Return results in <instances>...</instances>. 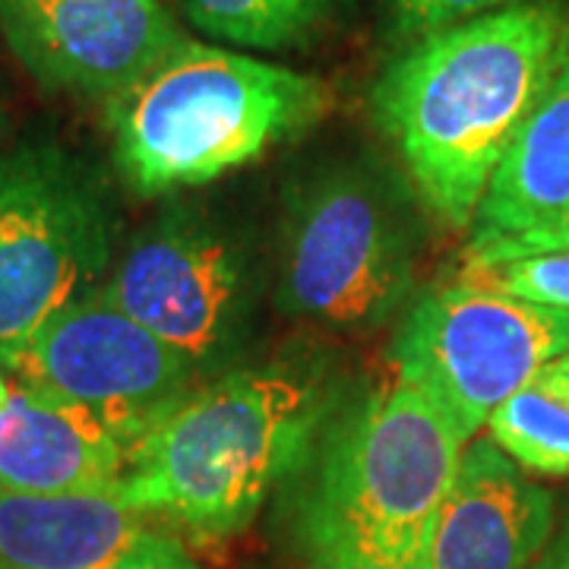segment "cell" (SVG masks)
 Returning <instances> with one entry per match:
<instances>
[{"label":"cell","instance_id":"6da1fadb","mask_svg":"<svg viewBox=\"0 0 569 569\" xmlns=\"http://www.w3.org/2000/svg\"><path fill=\"white\" fill-rule=\"evenodd\" d=\"M351 389L313 342L209 377L130 456V507L193 545L244 535L272 493L298 478Z\"/></svg>","mask_w":569,"mask_h":569},{"label":"cell","instance_id":"7a4b0ae2","mask_svg":"<svg viewBox=\"0 0 569 569\" xmlns=\"http://www.w3.org/2000/svg\"><path fill=\"white\" fill-rule=\"evenodd\" d=\"M567 44V7L526 0L415 41L389 61L370 89V111L433 219L471 231Z\"/></svg>","mask_w":569,"mask_h":569},{"label":"cell","instance_id":"3957f363","mask_svg":"<svg viewBox=\"0 0 569 569\" xmlns=\"http://www.w3.org/2000/svg\"><path fill=\"white\" fill-rule=\"evenodd\" d=\"M468 440L425 392L392 377L351 396L288 485L305 569H427Z\"/></svg>","mask_w":569,"mask_h":569},{"label":"cell","instance_id":"277c9868","mask_svg":"<svg viewBox=\"0 0 569 569\" xmlns=\"http://www.w3.org/2000/svg\"><path fill=\"white\" fill-rule=\"evenodd\" d=\"M329 108L320 77L190 39L104 104V127L121 181L140 197H168L305 137Z\"/></svg>","mask_w":569,"mask_h":569},{"label":"cell","instance_id":"5b68a950","mask_svg":"<svg viewBox=\"0 0 569 569\" xmlns=\"http://www.w3.org/2000/svg\"><path fill=\"white\" fill-rule=\"evenodd\" d=\"M418 250L402 183L365 162L323 164L284 197L272 298L326 332H377L415 298Z\"/></svg>","mask_w":569,"mask_h":569},{"label":"cell","instance_id":"8992f818","mask_svg":"<svg viewBox=\"0 0 569 569\" xmlns=\"http://www.w3.org/2000/svg\"><path fill=\"white\" fill-rule=\"evenodd\" d=\"M118 216L92 164L58 142L0 152V370L114 266Z\"/></svg>","mask_w":569,"mask_h":569},{"label":"cell","instance_id":"52a82bcc","mask_svg":"<svg viewBox=\"0 0 569 569\" xmlns=\"http://www.w3.org/2000/svg\"><path fill=\"white\" fill-rule=\"evenodd\" d=\"M102 291L209 380L241 365L266 276L234 224L206 206L168 203L127 241Z\"/></svg>","mask_w":569,"mask_h":569},{"label":"cell","instance_id":"ba28073f","mask_svg":"<svg viewBox=\"0 0 569 569\" xmlns=\"http://www.w3.org/2000/svg\"><path fill=\"white\" fill-rule=\"evenodd\" d=\"M569 351V310L452 279L418 291L399 317L389 361L468 443L541 367Z\"/></svg>","mask_w":569,"mask_h":569},{"label":"cell","instance_id":"9c48e42d","mask_svg":"<svg viewBox=\"0 0 569 569\" xmlns=\"http://www.w3.org/2000/svg\"><path fill=\"white\" fill-rule=\"evenodd\" d=\"M7 377L89 408L130 449L203 383L181 351L123 313L102 288L41 326Z\"/></svg>","mask_w":569,"mask_h":569},{"label":"cell","instance_id":"30bf717a","mask_svg":"<svg viewBox=\"0 0 569 569\" xmlns=\"http://www.w3.org/2000/svg\"><path fill=\"white\" fill-rule=\"evenodd\" d=\"M0 36L39 89L102 104L190 41L164 0H0Z\"/></svg>","mask_w":569,"mask_h":569},{"label":"cell","instance_id":"8fae6325","mask_svg":"<svg viewBox=\"0 0 569 569\" xmlns=\"http://www.w3.org/2000/svg\"><path fill=\"white\" fill-rule=\"evenodd\" d=\"M557 526V500L490 437L459 459L427 569H531Z\"/></svg>","mask_w":569,"mask_h":569},{"label":"cell","instance_id":"7c38bea8","mask_svg":"<svg viewBox=\"0 0 569 569\" xmlns=\"http://www.w3.org/2000/svg\"><path fill=\"white\" fill-rule=\"evenodd\" d=\"M133 449L89 408L10 387L0 411V490L82 493L121 488Z\"/></svg>","mask_w":569,"mask_h":569},{"label":"cell","instance_id":"4fadbf2b","mask_svg":"<svg viewBox=\"0 0 569 569\" xmlns=\"http://www.w3.org/2000/svg\"><path fill=\"white\" fill-rule=\"evenodd\" d=\"M149 516L114 490H0V569H114Z\"/></svg>","mask_w":569,"mask_h":569},{"label":"cell","instance_id":"5bb4252c","mask_svg":"<svg viewBox=\"0 0 569 569\" xmlns=\"http://www.w3.org/2000/svg\"><path fill=\"white\" fill-rule=\"evenodd\" d=\"M569 209V44L545 96L490 181L468 244L531 231Z\"/></svg>","mask_w":569,"mask_h":569},{"label":"cell","instance_id":"9a60e30c","mask_svg":"<svg viewBox=\"0 0 569 569\" xmlns=\"http://www.w3.org/2000/svg\"><path fill=\"white\" fill-rule=\"evenodd\" d=\"M203 36L238 51H305L351 17L355 0H181Z\"/></svg>","mask_w":569,"mask_h":569},{"label":"cell","instance_id":"2e32d148","mask_svg":"<svg viewBox=\"0 0 569 569\" xmlns=\"http://www.w3.org/2000/svg\"><path fill=\"white\" fill-rule=\"evenodd\" d=\"M488 437L529 475H569V351L541 367L490 415Z\"/></svg>","mask_w":569,"mask_h":569},{"label":"cell","instance_id":"e0dca14e","mask_svg":"<svg viewBox=\"0 0 569 569\" xmlns=\"http://www.w3.org/2000/svg\"><path fill=\"white\" fill-rule=\"evenodd\" d=\"M459 279L503 291L529 305L569 310V250L538 253L493 266H459Z\"/></svg>","mask_w":569,"mask_h":569},{"label":"cell","instance_id":"ac0fdd59","mask_svg":"<svg viewBox=\"0 0 569 569\" xmlns=\"http://www.w3.org/2000/svg\"><path fill=\"white\" fill-rule=\"evenodd\" d=\"M526 0H383L389 32L396 44H415L447 29L509 10Z\"/></svg>","mask_w":569,"mask_h":569},{"label":"cell","instance_id":"d6986e66","mask_svg":"<svg viewBox=\"0 0 569 569\" xmlns=\"http://www.w3.org/2000/svg\"><path fill=\"white\" fill-rule=\"evenodd\" d=\"M569 250V209L553 219V222L507 234V238H493L485 244L462 247V266H493L507 263V260H522V257H538V253H560Z\"/></svg>","mask_w":569,"mask_h":569},{"label":"cell","instance_id":"ffe728a7","mask_svg":"<svg viewBox=\"0 0 569 569\" xmlns=\"http://www.w3.org/2000/svg\"><path fill=\"white\" fill-rule=\"evenodd\" d=\"M114 569H203L178 538L164 531L149 529L133 548L123 553V560Z\"/></svg>","mask_w":569,"mask_h":569},{"label":"cell","instance_id":"44dd1931","mask_svg":"<svg viewBox=\"0 0 569 569\" xmlns=\"http://www.w3.org/2000/svg\"><path fill=\"white\" fill-rule=\"evenodd\" d=\"M531 569H569V512L560 526H553L548 545L538 553Z\"/></svg>","mask_w":569,"mask_h":569},{"label":"cell","instance_id":"7402d4cb","mask_svg":"<svg viewBox=\"0 0 569 569\" xmlns=\"http://www.w3.org/2000/svg\"><path fill=\"white\" fill-rule=\"evenodd\" d=\"M10 380H7V373L0 370V411H3V406H7V399H10Z\"/></svg>","mask_w":569,"mask_h":569},{"label":"cell","instance_id":"603a6c76","mask_svg":"<svg viewBox=\"0 0 569 569\" xmlns=\"http://www.w3.org/2000/svg\"><path fill=\"white\" fill-rule=\"evenodd\" d=\"M3 127H7V118H3V104H0V137H3Z\"/></svg>","mask_w":569,"mask_h":569}]
</instances>
